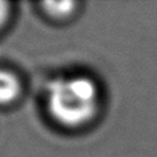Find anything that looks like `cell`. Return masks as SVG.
Returning <instances> with one entry per match:
<instances>
[{"label":"cell","instance_id":"1","mask_svg":"<svg viewBox=\"0 0 157 157\" xmlns=\"http://www.w3.org/2000/svg\"><path fill=\"white\" fill-rule=\"evenodd\" d=\"M101 94L87 76H62L51 80L46 90L47 113L61 127L80 128L99 112Z\"/></svg>","mask_w":157,"mask_h":157},{"label":"cell","instance_id":"2","mask_svg":"<svg viewBox=\"0 0 157 157\" xmlns=\"http://www.w3.org/2000/svg\"><path fill=\"white\" fill-rule=\"evenodd\" d=\"M22 91L21 80L15 73L0 69V106H8L19 98Z\"/></svg>","mask_w":157,"mask_h":157},{"label":"cell","instance_id":"3","mask_svg":"<svg viewBox=\"0 0 157 157\" xmlns=\"http://www.w3.org/2000/svg\"><path fill=\"white\" fill-rule=\"evenodd\" d=\"M77 3L76 2H68V0H62V2H44L41 4L44 14L48 15L50 18L55 19V21H65L69 17H72L76 11Z\"/></svg>","mask_w":157,"mask_h":157},{"label":"cell","instance_id":"4","mask_svg":"<svg viewBox=\"0 0 157 157\" xmlns=\"http://www.w3.org/2000/svg\"><path fill=\"white\" fill-rule=\"evenodd\" d=\"M10 3L0 0V29H3L4 25L7 24L8 18H10Z\"/></svg>","mask_w":157,"mask_h":157}]
</instances>
